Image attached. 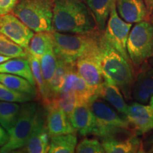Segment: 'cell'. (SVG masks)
<instances>
[{
    "instance_id": "obj_18",
    "label": "cell",
    "mask_w": 153,
    "mask_h": 153,
    "mask_svg": "<svg viewBox=\"0 0 153 153\" xmlns=\"http://www.w3.org/2000/svg\"><path fill=\"white\" fill-rule=\"evenodd\" d=\"M97 96L109 103L118 112L124 116L127 114L128 106L124 100L120 88L113 82L105 79L104 83L97 91Z\"/></svg>"
},
{
    "instance_id": "obj_11",
    "label": "cell",
    "mask_w": 153,
    "mask_h": 153,
    "mask_svg": "<svg viewBox=\"0 0 153 153\" xmlns=\"http://www.w3.org/2000/svg\"><path fill=\"white\" fill-rule=\"evenodd\" d=\"M0 33L26 50L35 34L18 17L10 13L0 16Z\"/></svg>"
},
{
    "instance_id": "obj_36",
    "label": "cell",
    "mask_w": 153,
    "mask_h": 153,
    "mask_svg": "<svg viewBox=\"0 0 153 153\" xmlns=\"http://www.w3.org/2000/svg\"><path fill=\"white\" fill-rule=\"evenodd\" d=\"M150 22H151V23H152V24H153V12H152V15H151V16H150Z\"/></svg>"
},
{
    "instance_id": "obj_16",
    "label": "cell",
    "mask_w": 153,
    "mask_h": 153,
    "mask_svg": "<svg viewBox=\"0 0 153 153\" xmlns=\"http://www.w3.org/2000/svg\"><path fill=\"white\" fill-rule=\"evenodd\" d=\"M131 97L141 104H147L153 97V66L143 69L134 79Z\"/></svg>"
},
{
    "instance_id": "obj_6",
    "label": "cell",
    "mask_w": 153,
    "mask_h": 153,
    "mask_svg": "<svg viewBox=\"0 0 153 153\" xmlns=\"http://www.w3.org/2000/svg\"><path fill=\"white\" fill-rule=\"evenodd\" d=\"M127 51L134 66L140 67L153 57V24L143 21L133 26L127 41Z\"/></svg>"
},
{
    "instance_id": "obj_28",
    "label": "cell",
    "mask_w": 153,
    "mask_h": 153,
    "mask_svg": "<svg viewBox=\"0 0 153 153\" xmlns=\"http://www.w3.org/2000/svg\"><path fill=\"white\" fill-rule=\"evenodd\" d=\"M0 55L14 57H26L27 58L26 50L14 43L7 36L0 33Z\"/></svg>"
},
{
    "instance_id": "obj_10",
    "label": "cell",
    "mask_w": 153,
    "mask_h": 153,
    "mask_svg": "<svg viewBox=\"0 0 153 153\" xmlns=\"http://www.w3.org/2000/svg\"><path fill=\"white\" fill-rule=\"evenodd\" d=\"M51 137L47 128L45 108L38 106L33 130L23 150L28 153L48 152Z\"/></svg>"
},
{
    "instance_id": "obj_27",
    "label": "cell",
    "mask_w": 153,
    "mask_h": 153,
    "mask_svg": "<svg viewBox=\"0 0 153 153\" xmlns=\"http://www.w3.org/2000/svg\"><path fill=\"white\" fill-rule=\"evenodd\" d=\"M42 73L46 84L48 94V86L57 67V57L53 47L49 48L40 60Z\"/></svg>"
},
{
    "instance_id": "obj_9",
    "label": "cell",
    "mask_w": 153,
    "mask_h": 153,
    "mask_svg": "<svg viewBox=\"0 0 153 153\" xmlns=\"http://www.w3.org/2000/svg\"><path fill=\"white\" fill-rule=\"evenodd\" d=\"M131 27V23L125 22L118 15L116 1L112 6L106 28L103 30V36L112 47L130 62H131V61L130 60L126 45Z\"/></svg>"
},
{
    "instance_id": "obj_31",
    "label": "cell",
    "mask_w": 153,
    "mask_h": 153,
    "mask_svg": "<svg viewBox=\"0 0 153 153\" xmlns=\"http://www.w3.org/2000/svg\"><path fill=\"white\" fill-rule=\"evenodd\" d=\"M19 0H0V16L12 12Z\"/></svg>"
},
{
    "instance_id": "obj_21",
    "label": "cell",
    "mask_w": 153,
    "mask_h": 153,
    "mask_svg": "<svg viewBox=\"0 0 153 153\" xmlns=\"http://www.w3.org/2000/svg\"><path fill=\"white\" fill-rule=\"evenodd\" d=\"M53 47L52 30L36 32L30 40L26 51L41 60L42 56L51 48Z\"/></svg>"
},
{
    "instance_id": "obj_37",
    "label": "cell",
    "mask_w": 153,
    "mask_h": 153,
    "mask_svg": "<svg viewBox=\"0 0 153 153\" xmlns=\"http://www.w3.org/2000/svg\"><path fill=\"white\" fill-rule=\"evenodd\" d=\"M150 152H153V145H152V148H151V150L150 151Z\"/></svg>"
},
{
    "instance_id": "obj_14",
    "label": "cell",
    "mask_w": 153,
    "mask_h": 153,
    "mask_svg": "<svg viewBox=\"0 0 153 153\" xmlns=\"http://www.w3.org/2000/svg\"><path fill=\"white\" fill-rule=\"evenodd\" d=\"M70 122L76 131L82 136L93 134L95 127V116L89 104L76 102L70 117Z\"/></svg>"
},
{
    "instance_id": "obj_22",
    "label": "cell",
    "mask_w": 153,
    "mask_h": 153,
    "mask_svg": "<svg viewBox=\"0 0 153 153\" xmlns=\"http://www.w3.org/2000/svg\"><path fill=\"white\" fill-rule=\"evenodd\" d=\"M77 145L76 133L54 135L51 137L48 152L74 153Z\"/></svg>"
},
{
    "instance_id": "obj_2",
    "label": "cell",
    "mask_w": 153,
    "mask_h": 153,
    "mask_svg": "<svg viewBox=\"0 0 153 153\" xmlns=\"http://www.w3.org/2000/svg\"><path fill=\"white\" fill-rule=\"evenodd\" d=\"M132 63L112 47L103 36L101 38V65L104 79L114 82L127 99L131 97L134 75Z\"/></svg>"
},
{
    "instance_id": "obj_24",
    "label": "cell",
    "mask_w": 153,
    "mask_h": 153,
    "mask_svg": "<svg viewBox=\"0 0 153 153\" xmlns=\"http://www.w3.org/2000/svg\"><path fill=\"white\" fill-rule=\"evenodd\" d=\"M0 82L14 91L29 94L37 97V88L32 85L27 79L15 74L0 73Z\"/></svg>"
},
{
    "instance_id": "obj_3",
    "label": "cell",
    "mask_w": 153,
    "mask_h": 153,
    "mask_svg": "<svg viewBox=\"0 0 153 153\" xmlns=\"http://www.w3.org/2000/svg\"><path fill=\"white\" fill-rule=\"evenodd\" d=\"M103 30L83 33H63L52 30L53 49L57 58L75 63L86 51L100 43Z\"/></svg>"
},
{
    "instance_id": "obj_33",
    "label": "cell",
    "mask_w": 153,
    "mask_h": 153,
    "mask_svg": "<svg viewBox=\"0 0 153 153\" xmlns=\"http://www.w3.org/2000/svg\"><path fill=\"white\" fill-rule=\"evenodd\" d=\"M144 2L145 4V5H146L149 15H150V17L153 12V0H144Z\"/></svg>"
},
{
    "instance_id": "obj_17",
    "label": "cell",
    "mask_w": 153,
    "mask_h": 153,
    "mask_svg": "<svg viewBox=\"0 0 153 153\" xmlns=\"http://www.w3.org/2000/svg\"><path fill=\"white\" fill-rule=\"evenodd\" d=\"M105 152L107 153H136L143 151L140 140L136 135H131L125 139H118L116 137L102 138L101 142Z\"/></svg>"
},
{
    "instance_id": "obj_30",
    "label": "cell",
    "mask_w": 153,
    "mask_h": 153,
    "mask_svg": "<svg viewBox=\"0 0 153 153\" xmlns=\"http://www.w3.org/2000/svg\"><path fill=\"white\" fill-rule=\"evenodd\" d=\"M77 153H104L105 150L101 143L97 139L85 138L76 145Z\"/></svg>"
},
{
    "instance_id": "obj_8",
    "label": "cell",
    "mask_w": 153,
    "mask_h": 153,
    "mask_svg": "<svg viewBox=\"0 0 153 153\" xmlns=\"http://www.w3.org/2000/svg\"><path fill=\"white\" fill-rule=\"evenodd\" d=\"M101 38L98 45L86 51L76 61L78 74L95 91L97 95L99 89L105 80L101 65Z\"/></svg>"
},
{
    "instance_id": "obj_1",
    "label": "cell",
    "mask_w": 153,
    "mask_h": 153,
    "mask_svg": "<svg viewBox=\"0 0 153 153\" xmlns=\"http://www.w3.org/2000/svg\"><path fill=\"white\" fill-rule=\"evenodd\" d=\"M53 30L83 33L99 29L92 13L82 0H55Z\"/></svg>"
},
{
    "instance_id": "obj_23",
    "label": "cell",
    "mask_w": 153,
    "mask_h": 153,
    "mask_svg": "<svg viewBox=\"0 0 153 153\" xmlns=\"http://www.w3.org/2000/svg\"><path fill=\"white\" fill-rule=\"evenodd\" d=\"M71 64L57 57L56 69L48 86V102L54 100L60 92Z\"/></svg>"
},
{
    "instance_id": "obj_4",
    "label": "cell",
    "mask_w": 153,
    "mask_h": 153,
    "mask_svg": "<svg viewBox=\"0 0 153 153\" xmlns=\"http://www.w3.org/2000/svg\"><path fill=\"white\" fill-rule=\"evenodd\" d=\"M55 0H19L12 14L34 32L53 30Z\"/></svg>"
},
{
    "instance_id": "obj_38",
    "label": "cell",
    "mask_w": 153,
    "mask_h": 153,
    "mask_svg": "<svg viewBox=\"0 0 153 153\" xmlns=\"http://www.w3.org/2000/svg\"><path fill=\"white\" fill-rule=\"evenodd\" d=\"M152 61H151V64H152V65H153V57H152Z\"/></svg>"
},
{
    "instance_id": "obj_7",
    "label": "cell",
    "mask_w": 153,
    "mask_h": 153,
    "mask_svg": "<svg viewBox=\"0 0 153 153\" xmlns=\"http://www.w3.org/2000/svg\"><path fill=\"white\" fill-rule=\"evenodd\" d=\"M38 106L34 102L22 103L18 120L14 127L7 131L9 140L0 148V153L11 152L24 148L33 130Z\"/></svg>"
},
{
    "instance_id": "obj_15",
    "label": "cell",
    "mask_w": 153,
    "mask_h": 153,
    "mask_svg": "<svg viewBox=\"0 0 153 153\" xmlns=\"http://www.w3.org/2000/svg\"><path fill=\"white\" fill-rule=\"evenodd\" d=\"M116 9L119 16L126 22L133 24L150 21L144 0H116Z\"/></svg>"
},
{
    "instance_id": "obj_25",
    "label": "cell",
    "mask_w": 153,
    "mask_h": 153,
    "mask_svg": "<svg viewBox=\"0 0 153 153\" xmlns=\"http://www.w3.org/2000/svg\"><path fill=\"white\" fill-rule=\"evenodd\" d=\"M20 111L16 102L0 101V125L7 131H10L18 120Z\"/></svg>"
},
{
    "instance_id": "obj_5",
    "label": "cell",
    "mask_w": 153,
    "mask_h": 153,
    "mask_svg": "<svg viewBox=\"0 0 153 153\" xmlns=\"http://www.w3.org/2000/svg\"><path fill=\"white\" fill-rule=\"evenodd\" d=\"M95 116V127L93 135L104 138L116 137L118 134L129 131L131 124L121 118L111 107L99 97H96L89 104Z\"/></svg>"
},
{
    "instance_id": "obj_34",
    "label": "cell",
    "mask_w": 153,
    "mask_h": 153,
    "mask_svg": "<svg viewBox=\"0 0 153 153\" xmlns=\"http://www.w3.org/2000/svg\"><path fill=\"white\" fill-rule=\"evenodd\" d=\"M11 58V57H7V56H4V55H0V63L5 62V61L8 60Z\"/></svg>"
},
{
    "instance_id": "obj_20",
    "label": "cell",
    "mask_w": 153,
    "mask_h": 153,
    "mask_svg": "<svg viewBox=\"0 0 153 153\" xmlns=\"http://www.w3.org/2000/svg\"><path fill=\"white\" fill-rule=\"evenodd\" d=\"M86 4L94 17L97 27L104 30L109 18L112 6L116 0H85Z\"/></svg>"
},
{
    "instance_id": "obj_35",
    "label": "cell",
    "mask_w": 153,
    "mask_h": 153,
    "mask_svg": "<svg viewBox=\"0 0 153 153\" xmlns=\"http://www.w3.org/2000/svg\"><path fill=\"white\" fill-rule=\"evenodd\" d=\"M150 105L151 107H152V109H153V97L150 99Z\"/></svg>"
},
{
    "instance_id": "obj_19",
    "label": "cell",
    "mask_w": 153,
    "mask_h": 153,
    "mask_svg": "<svg viewBox=\"0 0 153 153\" xmlns=\"http://www.w3.org/2000/svg\"><path fill=\"white\" fill-rule=\"evenodd\" d=\"M0 73L11 74L22 76L36 87L29 61L26 57H14L0 63Z\"/></svg>"
},
{
    "instance_id": "obj_32",
    "label": "cell",
    "mask_w": 153,
    "mask_h": 153,
    "mask_svg": "<svg viewBox=\"0 0 153 153\" xmlns=\"http://www.w3.org/2000/svg\"><path fill=\"white\" fill-rule=\"evenodd\" d=\"M9 140L8 132L5 131V129L0 125V147H2L7 143Z\"/></svg>"
},
{
    "instance_id": "obj_13",
    "label": "cell",
    "mask_w": 153,
    "mask_h": 153,
    "mask_svg": "<svg viewBox=\"0 0 153 153\" xmlns=\"http://www.w3.org/2000/svg\"><path fill=\"white\" fill-rule=\"evenodd\" d=\"M125 118L135 128L137 134H143L153 129V109L150 105L135 102L128 107Z\"/></svg>"
},
{
    "instance_id": "obj_12",
    "label": "cell",
    "mask_w": 153,
    "mask_h": 153,
    "mask_svg": "<svg viewBox=\"0 0 153 153\" xmlns=\"http://www.w3.org/2000/svg\"><path fill=\"white\" fill-rule=\"evenodd\" d=\"M46 111V124L51 136L76 133L70 118L54 100L43 104Z\"/></svg>"
},
{
    "instance_id": "obj_26",
    "label": "cell",
    "mask_w": 153,
    "mask_h": 153,
    "mask_svg": "<svg viewBox=\"0 0 153 153\" xmlns=\"http://www.w3.org/2000/svg\"><path fill=\"white\" fill-rule=\"evenodd\" d=\"M27 52V51H26ZM27 58L29 61V64L31 69L34 79H35L36 88L38 91V96L43 104L48 102V88L44 80L43 73H42L41 62L39 59L36 58L33 55L27 52Z\"/></svg>"
},
{
    "instance_id": "obj_29",
    "label": "cell",
    "mask_w": 153,
    "mask_h": 153,
    "mask_svg": "<svg viewBox=\"0 0 153 153\" xmlns=\"http://www.w3.org/2000/svg\"><path fill=\"white\" fill-rule=\"evenodd\" d=\"M35 97L29 94L14 91L0 82V101L24 103L33 100Z\"/></svg>"
}]
</instances>
